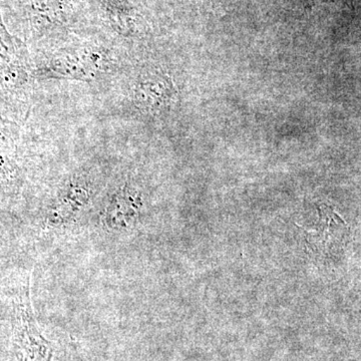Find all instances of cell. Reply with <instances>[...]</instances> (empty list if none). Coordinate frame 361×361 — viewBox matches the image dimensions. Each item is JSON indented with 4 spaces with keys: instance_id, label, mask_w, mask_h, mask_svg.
<instances>
[{
    "instance_id": "obj_3",
    "label": "cell",
    "mask_w": 361,
    "mask_h": 361,
    "mask_svg": "<svg viewBox=\"0 0 361 361\" xmlns=\"http://www.w3.org/2000/svg\"><path fill=\"white\" fill-rule=\"evenodd\" d=\"M101 54H54L39 68V73L47 78L89 80L103 70Z\"/></svg>"
},
{
    "instance_id": "obj_1",
    "label": "cell",
    "mask_w": 361,
    "mask_h": 361,
    "mask_svg": "<svg viewBox=\"0 0 361 361\" xmlns=\"http://www.w3.org/2000/svg\"><path fill=\"white\" fill-rule=\"evenodd\" d=\"M176 94L170 78L160 71L149 70L137 75L133 89V102L142 113L157 116L172 108Z\"/></svg>"
},
{
    "instance_id": "obj_2",
    "label": "cell",
    "mask_w": 361,
    "mask_h": 361,
    "mask_svg": "<svg viewBox=\"0 0 361 361\" xmlns=\"http://www.w3.org/2000/svg\"><path fill=\"white\" fill-rule=\"evenodd\" d=\"M16 361H49L51 346L40 334L30 308L28 293L23 298L21 312L18 314L16 325Z\"/></svg>"
}]
</instances>
